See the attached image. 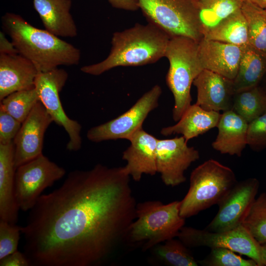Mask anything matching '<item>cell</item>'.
<instances>
[{
	"instance_id": "18",
	"label": "cell",
	"mask_w": 266,
	"mask_h": 266,
	"mask_svg": "<svg viewBox=\"0 0 266 266\" xmlns=\"http://www.w3.org/2000/svg\"><path fill=\"white\" fill-rule=\"evenodd\" d=\"M38 73L33 63L20 54H0V100L14 92L33 88Z\"/></svg>"
},
{
	"instance_id": "11",
	"label": "cell",
	"mask_w": 266,
	"mask_h": 266,
	"mask_svg": "<svg viewBox=\"0 0 266 266\" xmlns=\"http://www.w3.org/2000/svg\"><path fill=\"white\" fill-rule=\"evenodd\" d=\"M177 237L187 247L228 248L253 259L258 266H263L260 244L242 225L233 230L220 232L184 226Z\"/></svg>"
},
{
	"instance_id": "33",
	"label": "cell",
	"mask_w": 266,
	"mask_h": 266,
	"mask_svg": "<svg viewBox=\"0 0 266 266\" xmlns=\"http://www.w3.org/2000/svg\"><path fill=\"white\" fill-rule=\"evenodd\" d=\"M247 141L254 151L266 148V112L248 123Z\"/></svg>"
},
{
	"instance_id": "6",
	"label": "cell",
	"mask_w": 266,
	"mask_h": 266,
	"mask_svg": "<svg viewBox=\"0 0 266 266\" xmlns=\"http://www.w3.org/2000/svg\"><path fill=\"white\" fill-rule=\"evenodd\" d=\"M236 182L229 167L213 159L203 162L191 172L189 190L180 201V215L186 219L218 205Z\"/></svg>"
},
{
	"instance_id": "16",
	"label": "cell",
	"mask_w": 266,
	"mask_h": 266,
	"mask_svg": "<svg viewBox=\"0 0 266 266\" xmlns=\"http://www.w3.org/2000/svg\"><path fill=\"white\" fill-rule=\"evenodd\" d=\"M242 46L203 38L198 42V55L203 69L234 80L238 69Z\"/></svg>"
},
{
	"instance_id": "9",
	"label": "cell",
	"mask_w": 266,
	"mask_h": 266,
	"mask_svg": "<svg viewBox=\"0 0 266 266\" xmlns=\"http://www.w3.org/2000/svg\"><path fill=\"white\" fill-rule=\"evenodd\" d=\"M68 78L67 72L57 68L49 71L38 72L34 81V87L39 101L45 107L53 122L62 127L68 134L69 140L66 149L77 151L82 146L80 135L81 125L66 114L62 105L59 93Z\"/></svg>"
},
{
	"instance_id": "36",
	"label": "cell",
	"mask_w": 266,
	"mask_h": 266,
	"mask_svg": "<svg viewBox=\"0 0 266 266\" xmlns=\"http://www.w3.org/2000/svg\"><path fill=\"white\" fill-rule=\"evenodd\" d=\"M111 5L117 9L134 11L139 9L137 0H107Z\"/></svg>"
},
{
	"instance_id": "25",
	"label": "cell",
	"mask_w": 266,
	"mask_h": 266,
	"mask_svg": "<svg viewBox=\"0 0 266 266\" xmlns=\"http://www.w3.org/2000/svg\"><path fill=\"white\" fill-rule=\"evenodd\" d=\"M232 110L249 123L266 112V93L259 86L236 92Z\"/></svg>"
},
{
	"instance_id": "2",
	"label": "cell",
	"mask_w": 266,
	"mask_h": 266,
	"mask_svg": "<svg viewBox=\"0 0 266 266\" xmlns=\"http://www.w3.org/2000/svg\"><path fill=\"white\" fill-rule=\"evenodd\" d=\"M1 23L18 53L32 62L38 72L79 64V49L45 29L33 27L20 15L7 12Z\"/></svg>"
},
{
	"instance_id": "38",
	"label": "cell",
	"mask_w": 266,
	"mask_h": 266,
	"mask_svg": "<svg viewBox=\"0 0 266 266\" xmlns=\"http://www.w3.org/2000/svg\"><path fill=\"white\" fill-rule=\"evenodd\" d=\"M260 253L263 266H266V243L260 244Z\"/></svg>"
},
{
	"instance_id": "7",
	"label": "cell",
	"mask_w": 266,
	"mask_h": 266,
	"mask_svg": "<svg viewBox=\"0 0 266 266\" xmlns=\"http://www.w3.org/2000/svg\"><path fill=\"white\" fill-rule=\"evenodd\" d=\"M148 22L170 37L185 36L197 42L204 36L200 19V0H137Z\"/></svg>"
},
{
	"instance_id": "40",
	"label": "cell",
	"mask_w": 266,
	"mask_h": 266,
	"mask_svg": "<svg viewBox=\"0 0 266 266\" xmlns=\"http://www.w3.org/2000/svg\"><path fill=\"white\" fill-rule=\"evenodd\" d=\"M263 90L265 92V93H266V89H263Z\"/></svg>"
},
{
	"instance_id": "28",
	"label": "cell",
	"mask_w": 266,
	"mask_h": 266,
	"mask_svg": "<svg viewBox=\"0 0 266 266\" xmlns=\"http://www.w3.org/2000/svg\"><path fill=\"white\" fill-rule=\"evenodd\" d=\"M188 247L180 239L174 238L158 244L152 249L157 260L169 266H197L198 262Z\"/></svg>"
},
{
	"instance_id": "1",
	"label": "cell",
	"mask_w": 266,
	"mask_h": 266,
	"mask_svg": "<svg viewBox=\"0 0 266 266\" xmlns=\"http://www.w3.org/2000/svg\"><path fill=\"white\" fill-rule=\"evenodd\" d=\"M124 166L70 172L21 227L31 266H98L128 242L137 203Z\"/></svg>"
},
{
	"instance_id": "19",
	"label": "cell",
	"mask_w": 266,
	"mask_h": 266,
	"mask_svg": "<svg viewBox=\"0 0 266 266\" xmlns=\"http://www.w3.org/2000/svg\"><path fill=\"white\" fill-rule=\"evenodd\" d=\"M14 153L13 141L0 144V220L17 224L20 209L15 196Z\"/></svg>"
},
{
	"instance_id": "24",
	"label": "cell",
	"mask_w": 266,
	"mask_h": 266,
	"mask_svg": "<svg viewBox=\"0 0 266 266\" xmlns=\"http://www.w3.org/2000/svg\"><path fill=\"white\" fill-rule=\"evenodd\" d=\"M203 38L239 46L248 44L247 25L241 9L207 32Z\"/></svg>"
},
{
	"instance_id": "5",
	"label": "cell",
	"mask_w": 266,
	"mask_h": 266,
	"mask_svg": "<svg viewBox=\"0 0 266 266\" xmlns=\"http://www.w3.org/2000/svg\"><path fill=\"white\" fill-rule=\"evenodd\" d=\"M180 201L165 204L159 200L138 203L136 219L129 229L128 242L142 244L144 251L177 237L185 218L180 214Z\"/></svg>"
},
{
	"instance_id": "12",
	"label": "cell",
	"mask_w": 266,
	"mask_h": 266,
	"mask_svg": "<svg viewBox=\"0 0 266 266\" xmlns=\"http://www.w3.org/2000/svg\"><path fill=\"white\" fill-rule=\"evenodd\" d=\"M259 186L256 178L237 182L218 203L217 213L204 229L220 232L242 225L256 199Z\"/></svg>"
},
{
	"instance_id": "23",
	"label": "cell",
	"mask_w": 266,
	"mask_h": 266,
	"mask_svg": "<svg viewBox=\"0 0 266 266\" xmlns=\"http://www.w3.org/2000/svg\"><path fill=\"white\" fill-rule=\"evenodd\" d=\"M266 73V52L250 44L242 46L237 75L233 80L235 92L258 86Z\"/></svg>"
},
{
	"instance_id": "29",
	"label": "cell",
	"mask_w": 266,
	"mask_h": 266,
	"mask_svg": "<svg viewBox=\"0 0 266 266\" xmlns=\"http://www.w3.org/2000/svg\"><path fill=\"white\" fill-rule=\"evenodd\" d=\"M39 101L35 87L14 92L0 100V108L22 123Z\"/></svg>"
},
{
	"instance_id": "27",
	"label": "cell",
	"mask_w": 266,
	"mask_h": 266,
	"mask_svg": "<svg viewBox=\"0 0 266 266\" xmlns=\"http://www.w3.org/2000/svg\"><path fill=\"white\" fill-rule=\"evenodd\" d=\"M241 9L247 23L249 44L266 52V9L246 1Z\"/></svg>"
},
{
	"instance_id": "34",
	"label": "cell",
	"mask_w": 266,
	"mask_h": 266,
	"mask_svg": "<svg viewBox=\"0 0 266 266\" xmlns=\"http://www.w3.org/2000/svg\"><path fill=\"white\" fill-rule=\"evenodd\" d=\"M21 125V122L0 108V144L13 142Z\"/></svg>"
},
{
	"instance_id": "4",
	"label": "cell",
	"mask_w": 266,
	"mask_h": 266,
	"mask_svg": "<svg viewBox=\"0 0 266 266\" xmlns=\"http://www.w3.org/2000/svg\"><path fill=\"white\" fill-rule=\"evenodd\" d=\"M165 57L169 64L166 82L174 99L172 118L177 122L191 105V86L203 69L198 55V42L185 36L170 37Z\"/></svg>"
},
{
	"instance_id": "8",
	"label": "cell",
	"mask_w": 266,
	"mask_h": 266,
	"mask_svg": "<svg viewBox=\"0 0 266 266\" xmlns=\"http://www.w3.org/2000/svg\"><path fill=\"white\" fill-rule=\"evenodd\" d=\"M66 170L43 154L16 168L15 196L20 209L30 211L43 191L65 175Z\"/></svg>"
},
{
	"instance_id": "32",
	"label": "cell",
	"mask_w": 266,
	"mask_h": 266,
	"mask_svg": "<svg viewBox=\"0 0 266 266\" xmlns=\"http://www.w3.org/2000/svg\"><path fill=\"white\" fill-rule=\"evenodd\" d=\"M21 227L0 220V259L17 251Z\"/></svg>"
},
{
	"instance_id": "21",
	"label": "cell",
	"mask_w": 266,
	"mask_h": 266,
	"mask_svg": "<svg viewBox=\"0 0 266 266\" xmlns=\"http://www.w3.org/2000/svg\"><path fill=\"white\" fill-rule=\"evenodd\" d=\"M46 30L59 37H74L77 29L70 12L71 0H33Z\"/></svg>"
},
{
	"instance_id": "30",
	"label": "cell",
	"mask_w": 266,
	"mask_h": 266,
	"mask_svg": "<svg viewBox=\"0 0 266 266\" xmlns=\"http://www.w3.org/2000/svg\"><path fill=\"white\" fill-rule=\"evenodd\" d=\"M260 244L266 243V193L255 200L242 224Z\"/></svg>"
},
{
	"instance_id": "39",
	"label": "cell",
	"mask_w": 266,
	"mask_h": 266,
	"mask_svg": "<svg viewBox=\"0 0 266 266\" xmlns=\"http://www.w3.org/2000/svg\"><path fill=\"white\" fill-rule=\"evenodd\" d=\"M251 2L262 8L266 9V0H242Z\"/></svg>"
},
{
	"instance_id": "26",
	"label": "cell",
	"mask_w": 266,
	"mask_h": 266,
	"mask_svg": "<svg viewBox=\"0 0 266 266\" xmlns=\"http://www.w3.org/2000/svg\"><path fill=\"white\" fill-rule=\"evenodd\" d=\"M243 1L242 0H200V19L203 36L240 9Z\"/></svg>"
},
{
	"instance_id": "37",
	"label": "cell",
	"mask_w": 266,
	"mask_h": 266,
	"mask_svg": "<svg viewBox=\"0 0 266 266\" xmlns=\"http://www.w3.org/2000/svg\"><path fill=\"white\" fill-rule=\"evenodd\" d=\"M18 53L12 41H10L4 33L0 32V54H14Z\"/></svg>"
},
{
	"instance_id": "14",
	"label": "cell",
	"mask_w": 266,
	"mask_h": 266,
	"mask_svg": "<svg viewBox=\"0 0 266 266\" xmlns=\"http://www.w3.org/2000/svg\"><path fill=\"white\" fill-rule=\"evenodd\" d=\"M52 122L45 107L38 101L22 123L13 140L16 168L42 154L44 134Z\"/></svg>"
},
{
	"instance_id": "31",
	"label": "cell",
	"mask_w": 266,
	"mask_h": 266,
	"mask_svg": "<svg viewBox=\"0 0 266 266\" xmlns=\"http://www.w3.org/2000/svg\"><path fill=\"white\" fill-rule=\"evenodd\" d=\"M210 253L203 260L198 261L203 266H258L253 259H245L235 252L225 248L211 249Z\"/></svg>"
},
{
	"instance_id": "10",
	"label": "cell",
	"mask_w": 266,
	"mask_h": 266,
	"mask_svg": "<svg viewBox=\"0 0 266 266\" xmlns=\"http://www.w3.org/2000/svg\"><path fill=\"white\" fill-rule=\"evenodd\" d=\"M162 93L161 86L155 85L126 112L89 129L87 138L94 142L118 139L129 140L135 132L142 128L143 123L149 114L158 107Z\"/></svg>"
},
{
	"instance_id": "3",
	"label": "cell",
	"mask_w": 266,
	"mask_h": 266,
	"mask_svg": "<svg viewBox=\"0 0 266 266\" xmlns=\"http://www.w3.org/2000/svg\"><path fill=\"white\" fill-rule=\"evenodd\" d=\"M170 37L156 25L136 23L113 33L107 57L96 64L84 66L83 72L98 76L118 66H137L155 63L165 57Z\"/></svg>"
},
{
	"instance_id": "17",
	"label": "cell",
	"mask_w": 266,
	"mask_h": 266,
	"mask_svg": "<svg viewBox=\"0 0 266 266\" xmlns=\"http://www.w3.org/2000/svg\"><path fill=\"white\" fill-rule=\"evenodd\" d=\"M158 140L142 128L129 139L131 145L123 152L122 159L127 162L125 168L134 181H140L144 174L154 175L157 173Z\"/></svg>"
},
{
	"instance_id": "15",
	"label": "cell",
	"mask_w": 266,
	"mask_h": 266,
	"mask_svg": "<svg viewBox=\"0 0 266 266\" xmlns=\"http://www.w3.org/2000/svg\"><path fill=\"white\" fill-rule=\"evenodd\" d=\"M196 104L209 111L232 110L235 93L233 80L207 69H203L194 80Z\"/></svg>"
},
{
	"instance_id": "13",
	"label": "cell",
	"mask_w": 266,
	"mask_h": 266,
	"mask_svg": "<svg viewBox=\"0 0 266 266\" xmlns=\"http://www.w3.org/2000/svg\"><path fill=\"white\" fill-rule=\"evenodd\" d=\"M199 158V151L189 146L183 136L158 140L157 171L166 186L174 187L185 182V171Z\"/></svg>"
},
{
	"instance_id": "20",
	"label": "cell",
	"mask_w": 266,
	"mask_h": 266,
	"mask_svg": "<svg viewBox=\"0 0 266 266\" xmlns=\"http://www.w3.org/2000/svg\"><path fill=\"white\" fill-rule=\"evenodd\" d=\"M248 123L233 110L223 112L217 126L218 133L212 147L221 154L241 157L247 145Z\"/></svg>"
},
{
	"instance_id": "41",
	"label": "cell",
	"mask_w": 266,
	"mask_h": 266,
	"mask_svg": "<svg viewBox=\"0 0 266 266\" xmlns=\"http://www.w3.org/2000/svg\"></svg>"
},
{
	"instance_id": "22",
	"label": "cell",
	"mask_w": 266,
	"mask_h": 266,
	"mask_svg": "<svg viewBox=\"0 0 266 266\" xmlns=\"http://www.w3.org/2000/svg\"><path fill=\"white\" fill-rule=\"evenodd\" d=\"M221 114L205 110L195 103L191 104L177 123L163 128L161 133L164 136L180 134L188 141L217 127Z\"/></svg>"
},
{
	"instance_id": "35",
	"label": "cell",
	"mask_w": 266,
	"mask_h": 266,
	"mask_svg": "<svg viewBox=\"0 0 266 266\" xmlns=\"http://www.w3.org/2000/svg\"><path fill=\"white\" fill-rule=\"evenodd\" d=\"M0 266H31V264L25 253L17 250L0 259Z\"/></svg>"
}]
</instances>
